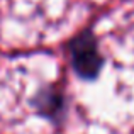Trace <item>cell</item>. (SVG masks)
<instances>
[{"mask_svg":"<svg viewBox=\"0 0 134 134\" xmlns=\"http://www.w3.org/2000/svg\"><path fill=\"white\" fill-rule=\"evenodd\" d=\"M71 58L76 71L82 76H92L97 73L100 59H98L97 48L90 34H82L75 39L71 46Z\"/></svg>","mask_w":134,"mask_h":134,"instance_id":"1","label":"cell"}]
</instances>
